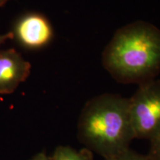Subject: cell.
<instances>
[{"mask_svg":"<svg viewBox=\"0 0 160 160\" xmlns=\"http://www.w3.org/2000/svg\"><path fill=\"white\" fill-rule=\"evenodd\" d=\"M131 120L135 139L151 141L160 134V80L138 85L129 98Z\"/></svg>","mask_w":160,"mask_h":160,"instance_id":"3957f363","label":"cell"},{"mask_svg":"<svg viewBox=\"0 0 160 160\" xmlns=\"http://www.w3.org/2000/svg\"><path fill=\"white\" fill-rule=\"evenodd\" d=\"M8 39H13V34L11 31L5 34H0V47Z\"/></svg>","mask_w":160,"mask_h":160,"instance_id":"9c48e42d","label":"cell"},{"mask_svg":"<svg viewBox=\"0 0 160 160\" xmlns=\"http://www.w3.org/2000/svg\"><path fill=\"white\" fill-rule=\"evenodd\" d=\"M31 160H51L50 158L48 157V156L45 154V153L42 152L34 156Z\"/></svg>","mask_w":160,"mask_h":160,"instance_id":"30bf717a","label":"cell"},{"mask_svg":"<svg viewBox=\"0 0 160 160\" xmlns=\"http://www.w3.org/2000/svg\"><path fill=\"white\" fill-rule=\"evenodd\" d=\"M77 136L85 148L104 159L129 149L135 139L129 98L107 93L89 99L78 119Z\"/></svg>","mask_w":160,"mask_h":160,"instance_id":"7a4b0ae2","label":"cell"},{"mask_svg":"<svg viewBox=\"0 0 160 160\" xmlns=\"http://www.w3.org/2000/svg\"><path fill=\"white\" fill-rule=\"evenodd\" d=\"M9 0H0V7H3L6 5V3L8 2Z\"/></svg>","mask_w":160,"mask_h":160,"instance_id":"8fae6325","label":"cell"},{"mask_svg":"<svg viewBox=\"0 0 160 160\" xmlns=\"http://www.w3.org/2000/svg\"><path fill=\"white\" fill-rule=\"evenodd\" d=\"M31 65L14 48L0 51V94L13 93L31 73Z\"/></svg>","mask_w":160,"mask_h":160,"instance_id":"5b68a950","label":"cell"},{"mask_svg":"<svg viewBox=\"0 0 160 160\" xmlns=\"http://www.w3.org/2000/svg\"><path fill=\"white\" fill-rule=\"evenodd\" d=\"M147 156L150 160H160V134L150 141V148Z\"/></svg>","mask_w":160,"mask_h":160,"instance_id":"ba28073f","label":"cell"},{"mask_svg":"<svg viewBox=\"0 0 160 160\" xmlns=\"http://www.w3.org/2000/svg\"><path fill=\"white\" fill-rule=\"evenodd\" d=\"M102 64L122 84H142L160 74V29L135 21L115 32L102 54Z\"/></svg>","mask_w":160,"mask_h":160,"instance_id":"6da1fadb","label":"cell"},{"mask_svg":"<svg viewBox=\"0 0 160 160\" xmlns=\"http://www.w3.org/2000/svg\"><path fill=\"white\" fill-rule=\"evenodd\" d=\"M105 160H150L147 154L144 155L137 153L134 151H132L131 148L126 150L125 151L119 154L116 155Z\"/></svg>","mask_w":160,"mask_h":160,"instance_id":"52a82bcc","label":"cell"},{"mask_svg":"<svg viewBox=\"0 0 160 160\" xmlns=\"http://www.w3.org/2000/svg\"><path fill=\"white\" fill-rule=\"evenodd\" d=\"M51 160H93V153L87 148L78 151L70 146H59Z\"/></svg>","mask_w":160,"mask_h":160,"instance_id":"8992f818","label":"cell"},{"mask_svg":"<svg viewBox=\"0 0 160 160\" xmlns=\"http://www.w3.org/2000/svg\"><path fill=\"white\" fill-rule=\"evenodd\" d=\"M13 39L27 49L42 48L51 42L53 30L45 15L31 12L17 19L13 25Z\"/></svg>","mask_w":160,"mask_h":160,"instance_id":"277c9868","label":"cell"}]
</instances>
